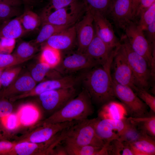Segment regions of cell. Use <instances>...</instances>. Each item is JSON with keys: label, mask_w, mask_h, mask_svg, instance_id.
Instances as JSON below:
<instances>
[{"label": "cell", "mask_w": 155, "mask_h": 155, "mask_svg": "<svg viewBox=\"0 0 155 155\" xmlns=\"http://www.w3.org/2000/svg\"><path fill=\"white\" fill-rule=\"evenodd\" d=\"M113 58L104 65H98L86 71L80 77L83 88L88 94L92 102L99 106H102L114 100L116 98L111 73Z\"/></svg>", "instance_id": "1"}, {"label": "cell", "mask_w": 155, "mask_h": 155, "mask_svg": "<svg viewBox=\"0 0 155 155\" xmlns=\"http://www.w3.org/2000/svg\"><path fill=\"white\" fill-rule=\"evenodd\" d=\"M94 112L91 98L83 88L78 93L61 108L38 123L37 125L79 121L87 119Z\"/></svg>", "instance_id": "2"}, {"label": "cell", "mask_w": 155, "mask_h": 155, "mask_svg": "<svg viewBox=\"0 0 155 155\" xmlns=\"http://www.w3.org/2000/svg\"><path fill=\"white\" fill-rule=\"evenodd\" d=\"M98 117L77 121L67 130L62 140L65 144L91 145L102 148L105 143L96 134L95 126Z\"/></svg>", "instance_id": "3"}, {"label": "cell", "mask_w": 155, "mask_h": 155, "mask_svg": "<svg viewBox=\"0 0 155 155\" xmlns=\"http://www.w3.org/2000/svg\"><path fill=\"white\" fill-rule=\"evenodd\" d=\"M120 40L124 48L136 86L148 91L152 77L147 61L133 50L124 34Z\"/></svg>", "instance_id": "4"}, {"label": "cell", "mask_w": 155, "mask_h": 155, "mask_svg": "<svg viewBox=\"0 0 155 155\" xmlns=\"http://www.w3.org/2000/svg\"><path fill=\"white\" fill-rule=\"evenodd\" d=\"M113 80L115 96L121 102L126 115L130 117H139L145 116L149 113L148 106L130 87Z\"/></svg>", "instance_id": "5"}, {"label": "cell", "mask_w": 155, "mask_h": 155, "mask_svg": "<svg viewBox=\"0 0 155 155\" xmlns=\"http://www.w3.org/2000/svg\"><path fill=\"white\" fill-rule=\"evenodd\" d=\"M85 11L81 0H76L69 5L40 16L41 24L48 23L59 26H71Z\"/></svg>", "instance_id": "6"}, {"label": "cell", "mask_w": 155, "mask_h": 155, "mask_svg": "<svg viewBox=\"0 0 155 155\" xmlns=\"http://www.w3.org/2000/svg\"><path fill=\"white\" fill-rule=\"evenodd\" d=\"M127 40L133 50L147 61L151 70H155V57L144 33L143 30L135 22L131 21L124 30Z\"/></svg>", "instance_id": "7"}, {"label": "cell", "mask_w": 155, "mask_h": 155, "mask_svg": "<svg viewBox=\"0 0 155 155\" xmlns=\"http://www.w3.org/2000/svg\"><path fill=\"white\" fill-rule=\"evenodd\" d=\"M113 80L119 84L130 87L134 92L136 86L130 66L124 48L120 42L117 47L111 63Z\"/></svg>", "instance_id": "8"}, {"label": "cell", "mask_w": 155, "mask_h": 155, "mask_svg": "<svg viewBox=\"0 0 155 155\" xmlns=\"http://www.w3.org/2000/svg\"><path fill=\"white\" fill-rule=\"evenodd\" d=\"M75 87L49 91L41 94L38 96L43 108L52 113L51 115L58 111L78 94Z\"/></svg>", "instance_id": "9"}, {"label": "cell", "mask_w": 155, "mask_h": 155, "mask_svg": "<svg viewBox=\"0 0 155 155\" xmlns=\"http://www.w3.org/2000/svg\"><path fill=\"white\" fill-rule=\"evenodd\" d=\"M76 121L37 125L34 129L16 139V142H28L42 143L51 140L62 131L70 127Z\"/></svg>", "instance_id": "10"}, {"label": "cell", "mask_w": 155, "mask_h": 155, "mask_svg": "<svg viewBox=\"0 0 155 155\" xmlns=\"http://www.w3.org/2000/svg\"><path fill=\"white\" fill-rule=\"evenodd\" d=\"M127 124V118L121 120L98 119L95 129L98 137L105 144L119 138Z\"/></svg>", "instance_id": "11"}, {"label": "cell", "mask_w": 155, "mask_h": 155, "mask_svg": "<svg viewBox=\"0 0 155 155\" xmlns=\"http://www.w3.org/2000/svg\"><path fill=\"white\" fill-rule=\"evenodd\" d=\"M85 13L82 19L75 24L77 52L83 53H84L95 34L92 13L88 10H85Z\"/></svg>", "instance_id": "12"}, {"label": "cell", "mask_w": 155, "mask_h": 155, "mask_svg": "<svg viewBox=\"0 0 155 155\" xmlns=\"http://www.w3.org/2000/svg\"><path fill=\"white\" fill-rule=\"evenodd\" d=\"M108 16L116 28L124 30L133 21V0H115Z\"/></svg>", "instance_id": "13"}, {"label": "cell", "mask_w": 155, "mask_h": 155, "mask_svg": "<svg viewBox=\"0 0 155 155\" xmlns=\"http://www.w3.org/2000/svg\"><path fill=\"white\" fill-rule=\"evenodd\" d=\"M116 48L109 46L95 34L84 53L98 65H103L113 58Z\"/></svg>", "instance_id": "14"}, {"label": "cell", "mask_w": 155, "mask_h": 155, "mask_svg": "<svg viewBox=\"0 0 155 155\" xmlns=\"http://www.w3.org/2000/svg\"><path fill=\"white\" fill-rule=\"evenodd\" d=\"M56 144L55 137L44 143H38L28 142H16L9 155H51Z\"/></svg>", "instance_id": "15"}, {"label": "cell", "mask_w": 155, "mask_h": 155, "mask_svg": "<svg viewBox=\"0 0 155 155\" xmlns=\"http://www.w3.org/2000/svg\"><path fill=\"white\" fill-rule=\"evenodd\" d=\"M91 12L95 34L109 46L113 48L117 47L120 44V40L116 36L112 25L107 17L98 13Z\"/></svg>", "instance_id": "16"}, {"label": "cell", "mask_w": 155, "mask_h": 155, "mask_svg": "<svg viewBox=\"0 0 155 155\" xmlns=\"http://www.w3.org/2000/svg\"><path fill=\"white\" fill-rule=\"evenodd\" d=\"M98 65L85 53H74L66 57L61 63V71L65 73L87 71Z\"/></svg>", "instance_id": "17"}, {"label": "cell", "mask_w": 155, "mask_h": 155, "mask_svg": "<svg viewBox=\"0 0 155 155\" xmlns=\"http://www.w3.org/2000/svg\"><path fill=\"white\" fill-rule=\"evenodd\" d=\"M36 82L28 74L17 78L0 92V97L7 99L28 92L36 86Z\"/></svg>", "instance_id": "18"}, {"label": "cell", "mask_w": 155, "mask_h": 155, "mask_svg": "<svg viewBox=\"0 0 155 155\" xmlns=\"http://www.w3.org/2000/svg\"><path fill=\"white\" fill-rule=\"evenodd\" d=\"M76 40V29L74 25L52 36L45 42V44L61 51L71 48Z\"/></svg>", "instance_id": "19"}, {"label": "cell", "mask_w": 155, "mask_h": 155, "mask_svg": "<svg viewBox=\"0 0 155 155\" xmlns=\"http://www.w3.org/2000/svg\"><path fill=\"white\" fill-rule=\"evenodd\" d=\"M80 81V77L67 75L54 80L46 81L40 83L32 90L35 95L38 96L49 91L63 88L75 86Z\"/></svg>", "instance_id": "20"}, {"label": "cell", "mask_w": 155, "mask_h": 155, "mask_svg": "<svg viewBox=\"0 0 155 155\" xmlns=\"http://www.w3.org/2000/svg\"><path fill=\"white\" fill-rule=\"evenodd\" d=\"M16 113L20 126L24 127L30 126L39 122L41 115L38 108L32 103L25 104L21 106Z\"/></svg>", "instance_id": "21"}, {"label": "cell", "mask_w": 155, "mask_h": 155, "mask_svg": "<svg viewBox=\"0 0 155 155\" xmlns=\"http://www.w3.org/2000/svg\"><path fill=\"white\" fill-rule=\"evenodd\" d=\"M26 33L22 26L18 16L5 21L0 26V38L16 39Z\"/></svg>", "instance_id": "22"}, {"label": "cell", "mask_w": 155, "mask_h": 155, "mask_svg": "<svg viewBox=\"0 0 155 155\" xmlns=\"http://www.w3.org/2000/svg\"><path fill=\"white\" fill-rule=\"evenodd\" d=\"M126 115L125 111L121 103L113 100L102 106L98 117L100 119L121 120L126 117Z\"/></svg>", "instance_id": "23"}, {"label": "cell", "mask_w": 155, "mask_h": 155, "mask_svg": "<svg viewBox=\"0 0 155 155\" xmlns=\"http://www.w3.org/2000/svg\"><path fill=\"white\" fill-rule=\"evenodd\" d=\"M129 121L137 129L154 137H155V115L152 111L141 117L127 118Z\"/></svg>", "instance_id": "24"}, {"label": "cell", "mask_w": 155, "mask_h": 155, "mask_svg": "<svg viewBox=\"0 0 155 155\" xmlns=\"http://www.w3.org/2000/svg\"><path fill=\"white\" fill-rule=\"evenodd\" d=\"M134 155H154L155 137L144 133L139 140L130 144Z\"/></svg>", "instance_id": "25"}, {"label": "cell", "mask_w": 155, "mask_h": 155, "mask_svg": "<svg viewBox=\"0 0 155 155\" xmlns=\"http://www.w3.org/2000/svg\"><path fill=\"white\" fill-rule=\"evenodd\" d=\"M85 10L107 17L115 0H81Z\"/></svg>", "instance_id": "26"}, {"label": "cell", "mask_w": 155, "mask_h": 155, "mask_svg": "<svg viewBox=\"0 0 155 155\" xmlns=\"http://www.w3.org/2000/svg\"><path fill=\"white\" fill-rule=\"evenodd\" d=\"M61 51L47 45L43 47L40 57V62L53 69L58 66L61 60Z\"/></svg>", "instance_id": "27"}, {"label": "cell", "mask_w": 155, "mask_h": 155, "mask_svg": "<svg viewBox=\"0 0 155 155\" xmlns=\"http://www.w3.org/2000/svg\"><path fill=\"white\" fill-rule=\"evenodd\" d=\"M18 17L22 27L27 33L36 29L41 24L40 16L28 8Z\"/></svg>", "instance_id": "28"}, {"label": "cell", "mask_w": 155, "mask_h": 155, "mask_svg": "<svg viewBox=\"0 0 155 155\" xmlns=\"http://www.w3.org/2000/svg\"><path fill=\"white\" fill-rule=\"evenodd\" d=\"M42 24V27L36 38L31 43L37 44L45 42L53 35L70 26H59L48 23Z\"/></svg>", "instance_id": "29"}, {"label": "cell", "mask_w": 155, "mask_h": 155, "mask_svg": "<svg viewBox=\"0 0 155 155\" xmlns=\"http://www.w3.org/2000/svg\"><path fill=\"white\" fill-rule=\"evenodd\" d=\"M106 145L108 155H134L131 144L118 139L111 141Z\"/></svg>", "instance_id": "30"}, {"label": "cell", "mask_w": 155, "mask_h": 155, "mask_svg": "<svg viewBox=\"0 0 155 155\" xmlns=\"http://www.w3.org/2000/svg\"><path fill=\"white\" fill-rule=\"evenodd\" d=\"M68 155H102V148L91 145L65 144Z\"/></svg>", "instance_id": "31"}, {"label": "cell", "mask_w": 155, "mask_h": 155, "mask_svg": "<svg viewBox=\"0 0 155 155\" xmlns=\"http://www.w3.org/2000/svg\"><path fill=\"white\" fill-rule=\"evenodd\" d=\"M126 127L119 137L121 141L130 144H132L139 140L144 133L130 123L127 118Z\"/></svg>", "instance_id": "32"}, {"label": "cell", "mask_w": 155, "mask_h": 155, "mask_svg": "<svg viewBox=\"0 0 155 155\" xmlns=\"http://www.w3.org/2000/svg\"><path fill=\"white\" fill-rule=\"evenodd\" d=\"M36 50L31 43L23 42L19 44L13 54L20 59L27 61L33 56Z\"/></svg>", "instance_id": "33"}, {"label": "cell", "mask_w": 155, "mask_h": 155, "mask_svg": "<svg viewBox=\"0 0 155 155\" xmlns=\"http://www.w3.org/2000/svg\"><path fill=\"white\" fill-rule=\"evenodd\" d=\"M21 69L20 67H12L2 71L0 78L1 86L5 88L9 86L17 77Z\"/></svg>", "instance_id": "34"}, {"label": "cell", "mask_w": 155, "mask_h": 155, "mask_svg": "<svg viewBox=\"0 0 155 155\" xmlns=\"http://www.w3.org/2000/svg\"><path fill=\"white\" fill-rule=\"evenodd\" d=\"M0 124L1 128L9 131L15 130L20 126L19 119L16 113H12L0 118Z\"/></svg>", "instance_id": "35"}, {"label": "cell", "mask_w": 155, "mask_h": 155, "mask_svg": "<svg viewBox=\"0 0 155 155\" xmlns=\"http://www.w3.org/2000/svg\"><path fill=\"white\" fill-rule=\"evenodd\" d=\"M137 25L143 30L155 20V3L140 16Z\"/></svg>", "instance_id": "36"}, {"label": "cell", "mask_w": 155, "mask_h": 155, "mask_svg": "<svg viewBox=\"0 0 155 155\" xmlns=\"http://www.w3.org/2000/svg\"><path fill=\"white\" fill-rule=\"evenodd\" d=\"M26 61L18 58L13 54L0 53V70H3Z\"/></svg>", "instance_id": "37"}, {"label": "cell", "mask_w": 155, "mask_h": 155, "mask_svg": "<svg viewBox=\"0 0 155 155\" xmlns=\"http://www.w3.org/2000/svg\"><path fill=\"white\" fill-rule=\"evenodd\" d=\"M17 7L0 3V20L4 21L20 15V11Z\"/></svg>", "instance_id": "38"}, {"label": "cell", "mask_w": 155, "mask_h": 155, "mask_svg": "<svg viewBox=\"0 0 155 155\" xmlns=\"http://www.w3.org/2000/svg\"><path fill=\"white\" fill-rule=\"evenodd\" d=\"M51 69L47 65L40 62L32 69L30 75L36 82H40L43 79Z\"/></svg>", "instance_id": "39"}, {"label": "cell", "mask_w": 155, "mask_h": 155, "mask_svg": "<svg viewBox=\"0 0 155 155\" xmlns=\"http://www.w3.org/2000/svg\"><path fill=\"white\" fill-rule=\"evenodd\" d=\"M134 92L138 97L149 107L150 111L155 113V97L148 91L139 88Z\"/></svg>", "instance_id": "40"}, {"label": "cell", "mask_w": 155, "mask_h": 155, "mask_svg": "<svg viewBox=\"0 0 155 155\" xmlns=\"http://www.w3.org/2000/svg\"><path fill=\"white\" fill-rule=\"evenodd\" d=\"M76 0H50L44 8L42 13H46L62 8L69 5Z\"/></svg>", "instance_id": "41"}, {"label": "cell", "mask_w": 155, "mask_h": 155, "mask_svg": "<svg viewBox=\"0 0 155 155\" xmlns=\"http://www.w3.org/2000/svg\"><path fill=\"white\" fill-rule=\"evenodd\" d=\"M143 32L151 48L153 56L155 57V20L149 25Z\"/></svg>", "instance_id": "42"}, {"label": "cell", "mask_w": 155, "mask_h": 155, "mask_svg": "<svg viewBox=\"0 0 155 155\" xmlns=\"http://www.w3.org/2000/svg\"><path fill=\"white\" fill-rule=\"evenodd\" d=\"M0 38L1 53L10 54L15 46L16 39L3 37Z\"/></svg>", "instance_id": "43"}, {"label": "cell", "mask_w": 155, "mask_h": 155, "mask_svg": "<svg viewBox=\"0 0 155 155\" xmlns=\"http://www.w3.org/2000/svg\"><path fill=\"white\" fill-rule=\"evenodd\" d=\"M13 107L7 99L0 97V118L12 113Z\"/></svg>", "instance_id": "44"}, {"label": "cell", "mask_w": 155, "mask_h": 155, "mask_svg": "<svg viewBox=\"0 0 155 155\" xmlns=\"http://www.w3.org/2000/svg\"><path fill=\"white\" fill-rule=\"evenodd\" d=\"M154 3L155 0H139L135 13L133 20L135 18H139L140 15Z\"/></svg>", "instance_id": "45"}, {"label": "cell", "mask_w": 155, "mask_h": 155, "mask_svg": "<svg viewBox=\"0 0 155 155\" xmlns=\"http://www.w3.org/2000/svg\"><path fill=\"white\" fill-rule=\"evenodd\" d=\"M16 144L15 142H11L6 140L0 141V155H9Z\"/></svg>", "instance_id": "46"}, {"label": "cell", "mask_w": 155, "mask_h": 155, "mask_svg": "<svg viewBox=\"0 0 155 155\" xmlns=\"http://www.w3.org/2000/svg\"><path fill=\"white\" fill-rule=\"evenodd\" d=\"M52 155H68V154L65 145L63 146L59 143L54 148Z\"/></svg>", "instance_id": "47"}, {"label": "cell", "mask_w": 155, "mask_h": 155, "mask_svg": "<svg viewBox=\"0 0 155 155\" xmlns=\"http://www.w3.org/2000/svg\"><path fill=\"white\" fill-rule=\"evenodd\" d=\"M0 3H6L13 6H18L23 3L21 0H0Z\"/></svg>", "instance_id": "48"}, {"label": "cell", "mask_w": 155, "mask_h": 155, "mask_svg": "<svg viewBox=\"0 0 155 155\" xmlns=\"http://www.w3.org/2000/svg\"><path fill=\"white\" fill-rule=\"evenodd\" d=\"M26 6L32 7L36 5L39 3V0H21Z\"/></svg>", "instance_id": "49"}, {"label": "cell", "mask_w": 155, "mask_h": 155, "mask_svg": "<svg viewBox=\"0 0 155 155\" xmlns=\"http://www.w3.org/2000/svg\"><path fill=\"white\" fill-rule=\"evenodd\" d=\"M139 0H133V14L134 18L135 13L138 5Z\"/></svg>", "instance_id": "50"}, {"label": "cell", "mask_w": 155, "mask_h": 155, "mask_svg": "<svg viewBox=\"0 0 155 155\" xmlns=\"http://www.w3.org/2000/svg\"><path fill=\"white\" fill-rule=\"evenodd\" d=\"M2 71L3 70H0V75H1V73L2 72ZM1 81H0V88L1 86Z\"/></svg>", "instance_id": "51"}, {"label": "cell", "mask_w": 155, "mask_h": 155, "mask_svg": "<svg viewBox=\"0 0 155 155\" xmlns=\"http://www.w3.org/2000/svg\"><path fill=\"white\" fill-rule=\"evenodd\" d=\"M0 53H1V47H0Z\"/></svg>", "instance_id": "52"}, {"label": "cell", "mask_w": 155, "mask_h": 155, "mask_svg": "<svg viewBox=\"0 0 155 155\" xmlns=\"http://www.w3.org/2000/svg\"><path fill=\"white\" fill-rule=\"evenodd\" d=\"M4 22V21L0 20V23H1V22Z\"/></svg>", "instance_id": "53"}, {"label": "cell", "mask_w": 155, "mask_h": 155, "mask_svg": "<svg viewBox=\"0 0 155 155\" xmlns=\"http://www.w3.org/2000/svg\"><path fill=\"white\" fill-rule=\"evenodd\" d=\"M1 128V126H0V129Z\"/></svg>", "instance_id": "54"}, {"label": "cell", "mask_w": 155, "mask_h": 155, "mask_svg": "<svg viewBox=\"0 0 155 155\" xmlns=\"http://www.w3.org/2000/svg\"></svg>", "instance_id": "55"}]
</instances>
